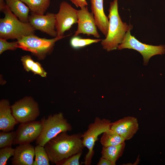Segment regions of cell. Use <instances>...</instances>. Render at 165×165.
<instances>
[{"instance_id":"1","label":"cell","mask_w":165,"mask_h":165,"mask_svg":"<svg viewBox=\"0 0 165 165\" xmlns=\"http://www.w3.org/2000/svg\"><path fill=\"white\" fill-rule=\"evenodd\" d=\"M80 133L69 135L67 132L58 134L47 142L44 147L50 161L57 165L61 161L82 152L85 147Z\"/></svg>"},{"instance_id":"2","label":"cell","mask_w":165,"mask_h":165,"mask_svg":"<svg viewBox=\"0 0 165 165\" xmlns=\"http://www.w3.org/2000/svg\"><path fill=\"white\" fill-rule=\"evenodd\" d=\"M108 11V33L105 38L101 40V44L104 49L110 51L118 48L126 34L132 29L133 26L122 21L118 12V0L110 3Z\"/></svg>"},{"instance_id":"3","label":"cell","mask_w":165,"mask_h":165,"mask_svg":"<svg viewBox=\"0 0 165 165\" xmlns=\"http://www.w3.org/2000/svg\"><path fill=\"white\" fill-rule=\"evenodd\" d=\"M1 11L5 16L0 19V38L18 40L23 36L34 34L35 29L30 23L19 20L6 5Z\"/></svg>"},{"instance_id":"4","label":"cell","mask_w":165,"mask_h":165,"mask_svg":"<svg viewBox=\"0 0 165 165\" xmlns=\"http://www.w3.org/2000/svg\"><path fill=\"white\" fill-rule=\"evenodd\" d=\"M41 120L43 128L36 140V144L44 146L46 144L59 133L72 130L71 124L64 117L62 112L50 115L47 119L43 117Z\"/></svg>"},{"instance_id":"5","label":"cell","mask_w":165,"mask_h":165,"mask_svg":"<svg viewBox=\"0 0 165 165\" xmlns=\"http://www.w3.org/2000/svg\"><path fill=\"white\" fill-rule=\"evenodd\" d=\"M111 123L108 119L96 117L94 122L89 125L87 130L82 134L83 144L88 150L83 163L85 165L90 164L94 154V148L96 141L100 135L110 129Z\"/></svg>"},{"instance_id":"6","label":"cell","mask_w":165,"mask_h":165,"mask_svg":"<svg viewBox=\"0 0 165 165\" xmlns=\"http://www.w3.org/2000/svg\"><path fill=\"white\" fill-rule=\"evenodd\" d=\"M69 35L49 39L40 38L33 34L23 36L17 41L18 48L30 52L38 58L42 59L53 50L57 41Z\"/></svg>"},{"instance_id":"7","label":"cell","mask_w":165,"mask_h":165,"mask_svg":"<svg viewBox=\"0 0 165 165\" xmlns=\"http://www.w3.org/2000/svg\"><path fill=\"white\" fill-rule=\"evenodd\" d=\"M130 30L126 34L124 38L118 49H132L140 53L142 56L144 64L146 65L152 56L165 53V46L160 45L153 46L143 43L137 40L134 36L131 35Z\"/></svg>"},{"instance_id":"8","label":"cell","mask_w":165,"mask_h":165,"mask_svg":"<svg viewBox=\"0 0 165 165\" xmlns=\"http://www.w3.org/2000/svg\"><path fill=\"white\" fill-rule=\"evenodd\" d=\"M12 113L20 123L35 120L40 114L38 103L31 97H25L11 106Z\"/></svg>"},{"instance_id":"9","label":"cell","mask_w":165,"mask_h":165,"mask_svg":"<svg viewBox=\"0 0 165 165\" xmlns=\"http://www.w3.org/2000/svg\"><path fill=\"white\" fill-rule=\"evenodd\" d=\"M78 10L65 1L60 4L58 12L55 14V28L58 37L64 36V33L77 23Z\"/></svg>"},{"instance_id":"10","label":"cell","mask_w":165,"mask_h":165,"mask_svg":"<svg viewBox=\"0 0 165 165\" xmlns=\"http://www.w3.org/2000/svg\"><path fill=\"white\" fill-rule=\"evenodd\" d=\"M43 128L41 120L20 123L16 132V136L13 145L30 144L36 140Z\"/></svg>"},{"instance_id":"11","label":"cell","mask_w":165,"mask_h":165,"mask_svg":"<svg viewBox=\"0 0 165 165\" xmlns=\"http://www.w3.org/2000/svg\"><path fill=\"white\" fill-rule=\"evenodd\" d=\"M77 15L78 27L74 36L82 34L88 36L92 35L97 38H100L94 15L89 12L87 6L78 10Z\"/></svg>"},{"instance_id":"12","label":"cell","mask_w":165,"mask_h":165,"mask_svg":"<svg viewBox=\"0 0 165 165\" xmlns=\"http://www.w3.org/2000/svg\"><path fill=\"white\" fill-rule=\"evenodd\" d=\"M28 22L35 30H39L53 37L57 36L55 14L48 13L44 15L32 13L29 16Z\"/></svg>"},{"instance_id":"13","label":"cell","mask_w":165,"mask_h":165,"mask_svg":"<svg viewBox=\"0 0 165 165\" xmlns=\"http://www.w3.org/2000/svg\"><path fill=\"white\" fill-rule=\"evenodd\" d=\"M110 129L124 138L131 139L139 129V124L136 118L132 116L124 117L112 123Z\"/></svg>"},{"instance_id":"14","label":"cell","mask_w":165,"mask_h":165,"mask_svg":"<svg viewBox=\"0 0 165 165\" xmlns=\"http://www.w3.org/2000/svg\"><path fill=\"white\" fill-rule=\"evenodd\" d=\"M12 158L13 165H33L35 156V147L30 144L19 145L15 148Z\"/></svg>"},{"instance_id":"15","label":"cell","mask_w":165,"mask_h":165,"mask_svg":"<svg viewBox=\"0 0 165 165\" xmlns=\"http://www.w3.org/2000/svg\"><path fill=\"white\" fill-rule=\"evenodd\" d=\"M92 13L97 27L106 37L107 35L109 20L105 15L103 7V0H90Z\"/></svg>"},{"instance_id":"16","label":"cell","mask_w":165,"mask_h":165,"mask_svg":"<svg viewBox=\"0 0 165 165\" xmlns=\"http://www.w3.org/2000/svg\"><path fill=\"white\" fill-rule=\"evenodd\" d=\"M19 123L13 115L9 101L3 99L0 101V130L9 132L14 129Z\"/></svg>"},{"instance_id":"17","label":"cell","mask_w":165,"mask_h":165,"mask_svg":"<svg viewBox=\"0 0 165 165\" xmlns=\"http://www.w3.org/2000/svg\"><path fill=\"white\" fill-rule=\"evenodd\" d=\"M10 11L22 22H28L30 9L21 0H5Z\"/></svg>"},{"instance_id":"18","label":"cell","mask_w":165,"mask_h":165,"mask_svg":"<svg viewBox=\"0 0 165 165\" xmlns=\"http://www.w3.org/2000/svg\"><path fill=\"white\" fill-rule=\"evenodd\" d=\"M125 146L124 142L117 145L102 146L101 157L110 160L115 165L117 161L122 155Z\"/></svg>"},{"instance_id":"19","label":"cell","mask_w":165,"mask_h":165,"mask_svg":"<svg viewBox=\"0 0 165 165\" xmlns=\"http://www.w3.org/2000/svg\"><path fill=\"white\" fill-rule=\"evenodd\" d=\"M100 142L102 146L117 145L123 143L125 140L111 129L102 134Z\"/></svg>"},{"instance_id":"20","label":"cell","mask_w":165,"mask_h":165,"mask_svg":"<svg viewBox=\"0 0 165 165\" xmlns=\"http://www.w3.org/2000/svg\"><path fill=\"white\" fill-rule=\"evenodd\" d=\"M24 68L28 72L31 71L35 74H38L42 77H46V72L38 62H35L29 55L22 57L21 59Z\"/></svg>"},{"instance_id":"21","label":"cell","mask_w":165,"mask_h":165,"mask_svg":"<svg viewBox=\"0 0 165 165\" xmlns=\"http://www.w3.org/2000/svg\"><path fill=\"white\" fill-rule=\"evenodd\" d=\"M25 3L32 13L44 14L50 4V0H21Z\"/></svg>"},{"instance_id":"22","label":"cell","mask_w":165,"mask_h":165,"mask_svg":"<svg viewBox=\"0 0 165 165\" xmlns=\"http://www.w3.org/2000/svg\"><path fill=\"white\" fill-rule=\"evenodd\" d=\"M35 160L33 165H50V159L44 147L37 145L35 147Z\"/></svg>"},{"instance_id":"23","label":"cell","mask_w":165,"mask_h":165,"mask_svg":"<svg viewBox=\"0 0 165 165\" xmlns=\"http://www.w3.org/2000/svg\"><path fill=\"white\" fill-rule=\"evenodd\" d=\"M99 39H90L82 38L78 36H74L70 40V44L71 47L75 49H78L85 47L94 43L101 41Z\"/></svg>"},{"instance_id":"24","label":"cell","mask_w":165,"mask_h":165,"mask_svg":"<svg viewBox=\"0 0 165 165\" xmlns=\"http://www.w3.org/2000/svg\"><path fill=\"white\" fill-rule=\"evenodd\" d=\"M16 131L0 132V148L11 147L16 136Z\"/></svg>"},{"instance_id":"25","label":"cell","mask_w":165,"mask_h":165,"mask_svg":"<svg viewBox=\"0 0 165 165\" xmlns=\"http://www.w3.org/2000/svg\"><path fill=\"white\" fill-rule=\"evenodd\" d=\"M15 149L11 147H6L0 148V165H6L7 161L11 156L14 154Z\"/></svg>"},{"instance_id":"26","label":"cell","mask_w":165,"mask_h":165,"mask_svg":"<svg viewBox=\"0 0 165 165\" xmlns=\"http://www.w3.org/2000/svg\"><path fill=\"white\" fill-rule=\"evenodd\" d=\"M18 48L17 41L14 42H8L6 39L0 38V54L5 51L8 50H14Z\"/></svg>"},{"instance_id":"27","label":"cell","mask_w":165,"mask_h":165,"mask_svg":"<svg viewBox=\"0 0 165 165\" xmlns=\"http://www.w3.org/2000/svg\"><path fill=\"white\" fill-rule=\"evenodd\" d=\"M82 152H80L61 161L57 164L60 165H79V160Z\"/></svg>"},{"instance_id":"28","label":"cell","mask_w":165,"mask_h":165,"mask_svg":"<svg viewBox=\"0 0 165 165\" xmlns=\"http://www.w3.org/2000/svg\"><path fill=\"white\" fill-rule=\"evenodd\" d=\"M97 164V165H114L112 162L102 157L100 158Z\"/></svg>"}]
</instances>
